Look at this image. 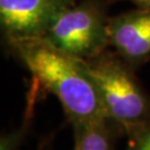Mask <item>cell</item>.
<instances>
[{
    "label": "cell",
    "instance_id": "1",
    "mask_svg": "<svg viewBox=\"0 0 150 150\" xmlns=\"http://www.w3.org/2000/svg\"><path fill=\"white\" fill-rule=\"evenodd\" d=\"M7 45L29 70L33 82L59 100L71 125L107 118L80 59L60 51L42 38L15 40Z\"/></svg>",
    "mask_w": 150,
    "mask_h": 150
},
{
    "label": "cell",
    "instance_id": "2",
    "mask_svg": "<svg viewBox=\"0 0 150 150\" xmlns=\"http://www.w3.org/2000/svg\"><path fill=\"white\" fill-rule=\"evenodd\" d=\"M101 102L105 115L128 137L150 125V95L134 74V68L113 50L81 60Z\"/></svg>",
    "mask_w": 150,
    "mask_h": 150
},
{
    "label": "cell",
    "instance_id": "3",
    "mask_svg": "<svg viewBox=\"0 0 150 150\" xmlns=\"http://www.w3.org/2000/svg\"><path fill=\"white\" fill-rule=\"evenodd\" d=\"M109 18L97 0L76 2L61 13L42 39L74 58L92 59L110 48Z\"/></svg>",
    "mask_w": 150,
    "mask_h": 150
},
{
    "label": "cell",
    "instance_id": "4",
    "mask_svg": "<svg viewBox=\"0 0 150 150\" xmlns=\"http://www.w3.org/2000/svg\"><path fill=\"white\" fill-rule=\"evenodd\" d=\"M76 0H0V23L7 42L43 38Z\"/></svg>",
    "mask_w": 150,
    "mask_h": 150
},
{
    "label": "cell",
    "instance_id": "5",
    "mask_svg": "<svg viewBox=\"0 0 150 150\" xmlns=\"http://www.w3.org/2000/svg\"><path fill=\"white\" fill-rule=\"evenodd\" d=\"M110 48L132 68L150 58V9H134L109 18Z\"/></svg>",
    "mask_w": 150,
    "mask_h": 150
},
{
    "label": "cell",
    "instance_id": "6",
    "mask_svg": "<svg viewBox=\"0 0 150 150\" xmlns=\"http://www.w3.org/2000/svg\"><path fill=\"white\" fill-rule=\"evenodd\" d=\"M72 127L74 150H117L116 134L121 132L108 118L81 121Z\"/></svg>",
    "mask_w": 150,
    "mask_h": 150
},
{
    "label": "cell",
    "instance_id": "7",
    "mask_svg": "<svg viewBox=\"0 0 150 150\" xmlns=\"http://www.w3.org/2000/svg\"><path fill=\"white\" fill-rule=\"evenodd\" d=\"M27 126L28 123L25 122L19 129L2 134L0 139V150H20L27 134Z\"/></svg>",
    "mask_w": 150,
    "mask_h": 150
},
{
    "label": "cell",
    "instance_id": "8",
    "mask_svg": "<svg viewBox=\"0 0 150 150\" xmlns=\"http://www.w3.org/2000/svg\"><path fill=\"white\" fill-rule=\"evenodd\" d=\"M136 150H150V125L129 137Z\"/></svg>",
    "mask_w": 150,
    "mask_h": 150
},
{
    "label": "cell",
    "instance_id": "9",
    "mask_svg": "<svg viewBox=\"0 0 150 150\" xmlns=\"http://www.w3.org/2000/svg\"><path fill=\"white\" fill-rule=\"evenodd\" d=\"M139 9H150V0H127Z\"/></svg>",
    "mask_w": 150,
    "mask_h": 150
},
{
    "label": "cell",
    "instance_id": "10",
    "mask_svg": "<svg viewBox=\"0 0 150 150\" xmlns=\"http://www.w3.org/2000/svg\"><path fill=\"white\" fill-rule=\"evenodd\" d=\"M126 150H136V147L134 146V144L131 142V141H129V146H128V148Z\"/></svg>",
    "mask_w": 150,
    "mask_h": 150
}]
</instances>
